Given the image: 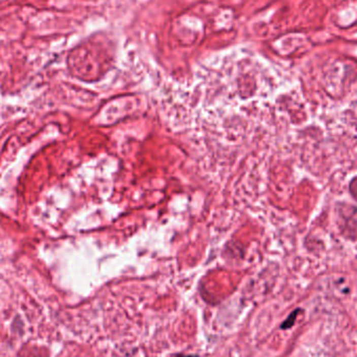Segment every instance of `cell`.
Wrapping results in <instances>:
<instances>
[{
  "label": "cell",
  "mask_w": 357,
  "mask_h": 357,
  "mask_svg": "<svg viewBox=\"0 0 357 357\" xmlns=\"http://www.w3.org/2000/svg\"><path fill=\"white\" fill-rule=\"evenodd\" d=\"M177 357H198V356H194V355H178Z\"/></svg>",
  "instance_id": "2"
},
{
  "label": "cell",
  "mask_w": 357,
  "mask_h": 357,
  "mask_svg": "<svg viewBox=\"0 0 357 357\" xmlns=\"http://www.w3.org/2000/svg\"><path fill=\"white\" fill-rule=\"evenodd\" d=\"M296 313H297V311H295L293 314H290V315H289L288 319H286V322H284L283 324H282V328L286 329V328H288V327L293 326L294 321H295V318H296V316H295V314H296Z\"/></svg>",
  "instance_id": "1"
}]
</instances>
